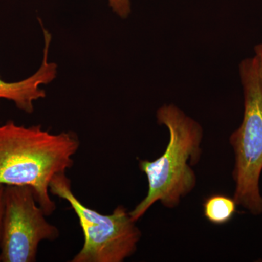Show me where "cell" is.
Listing matches in <instances>:
<instances>
[{"label": "cell", "mask_w": 262, "mask_h": 262, "mask_svg": "<svg viewBox=\"0 0 262 262\" xmlns=\"http://www.w3.org/2000/svg\"><path fill=\"white\" fill-rule=\"evenodd\" d=\"M254 57L257 63L258 76L262 87V41L254 48Z\"/></svg>", "instance_id": "cell-9"}, {"label": "cell", "mask_w": 262, "mask_h": 262, "mask_svg": "<svg viewBox=\"0 0 262 262\" xmlns=\"http://www.w3.org/2000/svg\"><path fill=\"white\" fill-rule=\"evenodd\" d=\"M44 38V48L42 63L39 69L32 75L15 82H7L0 76V101L7 100L14 103L17 108L27 114L34 110V103L46 97L43 85L49 84L58 75V65L49 61V51L52 35L47 29L41 24Z\"/></svg>", "instance_id": "cell-6"}, {"label": "cell", "mask_w": 262, "mask_h": 262, "mask_svg": "<svg viewBox=\"0 0 262 262\" xmlns=\"http://www.w3.org/2000/svg\"><path fill=\"white\" fill-rule=\"evenodd\" d=\"M108 6L117 16L122 19L128 18L131 13L130 0H107Z\"/></svg>", "instance_id": "cell-8"}, {"label": "cell", "mask_w": 262, "mask_h": 262, "mask_svg": "<svg viewBox=\"0 0 262 262\" xmlns=\"http://www.w3.org/2000/svg\"><path fill=\"white\" fill-rule=\"evenodd\" d=\"M5 185L0 184V239H1L2 229H3V214H4V192Z\"/></svg>", "instance_id": "cell-10"}, {"label": "cell", "mask_w": 262, "mask_h": 262, "mask_svg": "<svg viewBox=\"0 0 262 262\" xmlns=\"http://www.w3.org/2000/svg\"><path fill=\"white\" fill-rule=\"evenodd\" d=\"M237 206L234 198L223 194H211L203 202V215L210 223L224 225L233 218Z\"/></svg>", "instance_id": "cell-7"}, {"label": "cell", "mask_w": 262, "mask_h": 262, "mask_svg": "<svg viewBox=\"0 0 262 262\" xmlns=\"http://www.w3.org/2000/svg\"><path fill=\"white\" fill-rule=\"evenodd\" d=\"M46 215L32 188L5 186L0 262L36 261L40 243L59 237Z\"/></svg>", "instance_id": "cell-5"}, {"label": "cell", "mask_w": 262, "mask_h": 262, "mask_svg": "<svg viewBox=\"0 0 262 262\" xmlns=\"http://www.w3.org/2000/svg\"><path fill=\"white\" fill-rule=\"evenodd\" d=\"M239 74L244 112L242 123L229 138L234 154L233 198L238 206L258 215L262 214V87L254 56L241 62Z\"/></svg>", "instance_id": "cell-3"}, {"label": "cell", "mask_w": 262, "mask_h": 262, "mask_svg": "<svg viewBox=\"0 0 262 262\" xmlns=\"http://www.w3.org/2000/svg\"><path fill=\"white\" fill-rule=\"evenodd\" d=\"M50 192L65 200L75 211L84 244L72 262H122L135 253L141 232L123 206L104 215L84 205L72 192L66 173L53 179Z\"/></svg>", "instance_id": "cell-4"}, {"label": "cell", "mask_w": 262, "mask_h": 262, "mask_svg": "<svg viewBox=\"0 0 262 262\" xmlns=\"http://www.w3.org/2000/svg\"><path fill=\"white\" fill-rule=\"evenodd\" d=\"M72 131L51 134L42 125L24 126L13 120L0 124V184L28 186L46 215L56 210L50 185L74 164L80 148Z\"/></svg>", "instance_id": "cell-1"}, {"label": "cell", "mask_w": 262, "mask_h": 262, "mask_svg": "<svg viewBox=\"0 0 262 262\" xmlns=\"http://www.w3.org/2000/svg\"><path fill=\"white\" fill-rule=\"evenodd\" d=\"M156 117L158 124L168 129L169 141L159 158L151 161L139 160V169L147 178L148 191L145 198L129 212L135 222L157 202L165 208L178 206L196 184L192 167L201 159L203 127L174 104L162 106Z\"/></svg>", "instance_id": "cell-2"}]
</instances>
